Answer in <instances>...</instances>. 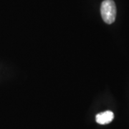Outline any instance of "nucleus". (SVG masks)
Instances as JSON below:
<instances>
[{
	"instance_id": "obj_1",
	"label": "nucleus",
	"mask_w": 129,
	"mask_h": 129,
	"mask_svg": "<svg viewBox=\"0 0 129 129\" xmlns=\"http://www.w3.org/2000/svg\"><path fill=\"white\" fill-rule=\"evenodd\" d=\"M116 6L113 0H105L102 2L101 13L102 18L106 24L113 23L116 17Z\"/></svg>"
},
{
	"instance_id": "obj_2",
	"label": "nucleus",
	"mask_w": 129,
	"mask_h": 129,
	"mask_svg": "<svg viewBox=\"0 0 129 129\" xmlns=\"http://www.w3.org/2000/svg\"><path fill=\"white\" fill-rule=\"evenodd\" d=\"M114 114L112 111H107L101 113L97 114L95 116V120L98 123L101 125H105L110 123L113 120Z\"/></svg>"
}]
</instances>
